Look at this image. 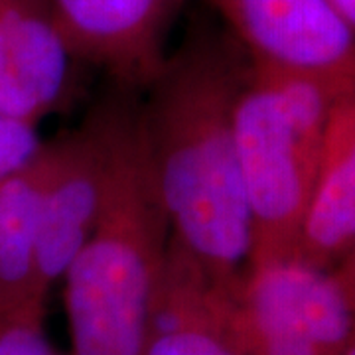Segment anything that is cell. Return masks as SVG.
Returning a JSON list of instances; mask_svg holds the SVG:
<instances>
[{
    "label": "cell",
    "mask_w": 355,
    "mask_h": 355,
    "mask_svg": "<svg viewBox=\"0 0 355 355\" xmlns=\"http://www.w3.org/2000/svg\"><path fill=\"white\" fill-rule=\"evenodd\" d=\"M186 0H50L79 62L142 91L168 55V36Z\"/></svg>",
    "instance_id": "cell-7"
},
{
    "label": "cell",
    "mask_w": 355,
    "mask_h": 355,
    "mask_svg": "<svg viewBox=\"0 0 355 355\" xmlns=\"http://www.w3.org/2000/svg\"><path fill=\"white\" fill-rule=\"evenodd\" d=\"M334 272H336V277L340 279L342 286L347 292L352 304L355 306V245L349 249V253L334 266Z\"/></svg>",
    "instance_id": "cell-14"
},
{
    "label": "cell",
    "mask_w": 355,
    "mask_h": 355,
    "mask_svg": "<svg viewBox=\"0 0 355 355\" xmlns=\"http://www.w3.org/2000/svg\"><path fill=\"white\" fill-rule=\"evenodd\" d=\"M251 60L229 32H191L139 93L140 137L170 241L235 294L251 219L235 144V103Z\"/></svg>",
    "instance_id": "cell-1"
},
{
    "label": "cell",
    "mask_w": 355,
    "mask_h": 355,
    "mask_svg": "<svg viewBox=\"0 0 355 355\" xmlns=\"http://www.w3.org/2000/svg\"><path fill=\"white\" fill-rule=\"evenodd\" d=\"M355 245V87L331 103L316 188L294 257L334 268Z\"/></svg>",
    "instance_id": "cell-10"
},
{
    "label": "cell",
    "mask_w": 355,
    "mask_h": 355,
    "mask_svg": "<svg viewBox=\"0 0 355 355\" xmlns=\"http://www.w3.org/2000/svg\"><path fill=\"white\" fill-rule=\"evenodd\" d=\"M251 64L308 77L342 95L355 87V32L330 0H211Z\"/></svg>",
    "instance_id": "cell-4"
},
{
    "label": "cell",
    "mask_w": 355,
    "mask_h": 355,
    "mask_svg": "<svg viewBox=\"0 0 355 355\" xmlns=\"http://www.w3.org/2000/svg\"><path fill=\"white\" fill-rule=\"evenodd\" d=\"M239 336H272L343 355L355 338V306L334 268L298 257L249 265L233 294Z\"/></svg>",
    "instance_id": "cell-5"
},
{
    "label": "cell",
    "mask_w": 355,
    "mask_h": 355,
    "mask_svg": "<svg viewBox=\"0 0 355 355\" xmlns=\"http://www.w3.org/2000/svg\"><path fill=\"white\" fill-rule=\"evenodd\" d=\"M38 125L0 114V188L28 166L44 148Z\"/></svg>",
    "instance_id": "cell-12"
},
{
    "label": "cell",
    "mask_w": 355,
    "mask_h": 355,
    "mask_svg": "<svg viewBox=\"0 0 355 355\" xmlns=\"http://www.w3.org/2000/svg\"><path fill=\"white\" fill-rule=\"evenodd\" d=\"M334 99L308 77L251 64L233 114L251 219L249 265L296 253Z\"/></svg>",
    "instance_id": "cell-3"
},
{
    "label": "cell",
    "mask_w": 355,
    "mask_h": 355,
    "mask_svg": "<svg viewBox=\"0 0 355 355\" xmlns=\"http://www.w3.org/2000/svg\"><path fill=\"white\" fill-rule=\"evenodd\" d=\"M50 168L42 153L0 188V324L42 320L48 291L40 279V205Z\"/></svg>",
    "instance_id": "cell-11"
},
{
    "label": "cell",
    "mask_w": 355,
    "mask_h": 355,
    "mask_svg": "<svg viewBox=\"0 0 355 355\" xmlns=\"http://www.w3.org/2000/svg\"><path fill=\"white\" fill-rule=\"evenodd\" d=\"M40 205L38 266L44 288L62 282L99 221L107 186V137L99 103L79 127L48 140Z\"/></svg>",
    "instance_id": "cell-6"
},
{
    "label": "cell",
    "mask_w": 355,
    "mask_h": 355,
    "mask_svg": "<svg viewBox=\"0 0 355 355\" xmlns=\"http://www.w3.org/2000/svg\"><path fill=\"white\" fill-rule=\"evenodd\" d=\"M139 93L99 99L107 186L99 221L64 275L71 355H144L170 229L139 125Z\"/></svg>",
    "instance_id": "cell-2"
},
{
    "label": "cell",
    "mask_w": 355,
    "mask_h": 355,
    "mask_svg": "<svg viewBox=\"0 0 355 355\" xmlns=\"http://www.w3.org/2000/svg\"><path fill=\"white\" fill-rule=\"evenodd\" d=\"M343 355H355V338L352 340V343L345 347V352H343Z\"/></svg>",
    "instance_id": "cell-16"
},
{
    "label": "cell",
    "mask_w": 355,
    "mask_h": 355,
    "mask_svg": "<svg viewBox=\"0 0 355 355\" xmlns=\"http://www.w3.org/2000/svg\"><path fill=\"white\" fill-rule=\"evenodd\" d=\"M144 355H245L233 324V294L168 245Z\"/></svg>",
    "instance_id": "cell-9"
},
{
    "label": "cell",
    "mask_w": 355,
    "mask_h": 355,
    "mask_svg": "<svg viewBox=\"0 0 355 355\" xmlns=\"http://www.w3.org/2000/svg\"><path fill=\"white\" fill-rule=\"evenodd\" d=\"M334 10L342 16V20L355 32V0H330Z\"/></svg>",
    "instance_id": "cell-15"
},
{
    "label": "cell",
    "mask_w": 355,
    "mask_h": 355,
    "mask_svg": "<svg viewBox=\"0 0 355 355\" xmlns=\"http://www.w3.org/2000/svg\"><path fill=\"white\" fill-rule=\"evenodd\" d=\"M77 64L50 0H0V114L40 125L62 111Z\"/></svg>",
    "instance_id": "cell-8"
},
{
    "label": "cell",
    "mask_w": 355,
    "mask_h": 355,
    "mask_svg": "<svg viewBox=\"0 0 355 355\" xmlns=\"http://www.w3.org/2000/svg\"><path fill=\"white\" fill-rule=\"evenodd\" d=\"M0 355H71L58 352L46 338L42 320L0 324Z\"/></svg>",
    "instance_id": "cell-13"
}]
</instances>
